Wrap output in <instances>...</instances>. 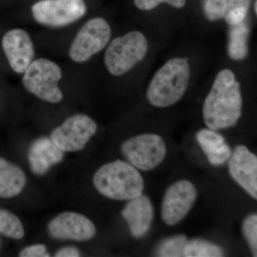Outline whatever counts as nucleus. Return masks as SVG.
<instances>
[{
    "mask_svg": "<svg viewBox=\"0 0 257 257\" xmlns=\"http://www.w3.org/2000/svg\"><path fill=\"white\" fill-rule=\"evenodd\" d=\"M228 54L234 60H241L248 55V28L243 22L231 25Z\"/></svg>",
    "mask_w": 257,
    "mask_h": 257,
    "instance_id": "obj_18",
    "label": "nucleus"
},
{
    "mask_svg": "<svg viewBox=\"0 0 257 257\" xmlns=\"http://www.w3.org/2000/svg\"><path fill=\"white\" fill-rule=\"evenodd\" d=\"M111 28L105 20L92 18L77 32L69 50L71 60L77 63L87 62L105 48L110 40Z\"/></svg>",
    "mask_w": 257,
    "mask_h": 257,
    "instance_id": "obj_7",
    "label": "nucleus"
},
{
    "mask_svg": "<svg viewBox=\"0 0 257 257\" xmlns=\"http://www.w3.org/2000/svg\"><path fill=\"white\" fill-rule=\"evenodd\" d=\"M23 74L24 87L38 99L51 104H57L63 99V93L58 85L62 71L56 62L48 59H37Z\"/></svg>",
    "mask_w": 257,
    "mask_h": 257,
    "instance_id": "obj_4",
    "label": "nucleus"
},
{
    "mask_svg": "<svg viewBox=\"0 0 257 257\" xmlns=\"http://www.w3.org/2000/svg\"><path fill=\"white\" fill-rule=\"evenodd\" d=\"M147 50V39L142 32H128L109 44L104 55V64L112 75H123L143 60Z\"/></svg>",
    "mask_w": 257,
    "mask_h": 257,
    "instance_id": "obj_5",
    "label": "nucleus"
},
{
    "mask_svg": "<svg viewBox=\"0 0 257 257\" xmlns=\"http://www.w3.org/2000/svg\"><path fill=\"white\" fill-rule=\"evenodd\" d=\"M187 241V237L183 234L167 238L159 243L155 249V254L163 257L183 256L184 247Z\"/></svg>",
    "mask_w": 257,
    "mask_h": 257,
    "instance_id": "obj_21",
    "label": "nucleus"
},
{
    "mask_svg": "<svg viewBox=\"0 0 257 257\" xmlns=\"http://www.w3.org/2000/svg\"><path fill=\"white\" fill-rule=\"evenodd\" d=\"M243 233L249 245L253 256L257 253V216L251 214L248 216L243 222Z\"/></svg>",
    "mask_w": 257,
    "mask_h": 257,
    "instance_id": "obj_23",
    "label": "nucleus"
},
{
    "mask_svg": "<svg viewBox=\"0 0 257 257\" xmlns=\"http://www.w3.org/2000/svg\"><path fill=\"white\" fill-rule=\"evenodd\" d=\"M187 58H173L166 62L152 78L147 91L150 104L160 108L176 104L185 94L190 79Z\"/></svg>",
    "mask_w": 257,
    "mask_h": 257,
    "instance_id": "obj_3",
    "label": "nucleus"
},
{
    "mask_svg": "<svg viewBox=\"0 0 257 257\" xmlns=\"http://www.w3.org/2000/svg\"><path fill=\"white\" fill-rule=\"evenodd\" d=\"M134 2L137 8L141 10L155 9L161 3H167L177 9H181L186 4V0H134Z\"/></svg>",
    "mask_w": 257,
    "mask_h": 257,
    "instance_id": "obj_25",
    "label": "nucleus"
},
{
    "mask_svg": "<svg viewBox=\"0 0 257 257\" xmlns=\"http://www.w3.org/2000/svg\"><path fill=\"white\" fill-rule=\"evenodd\" d=\"M27 177L20 167L0 157V198L9 199L25 189Z\"/></svg>",
    "mask_w": 257,
    "mask_h": 257,
    "instance_id": "obj_17",
    "label": "nucleus"
},
{
    "mask_svg": "<svg viewBox=\"0 0 257 257\" xmlns=\"http://www.w3.org/2000/svg\"><path fill=\"white\" fill-rule=\"evenodd\" d=\"M227 0H204V14L209 21L214 22L224 17Z\"/></svg>",
    "mask_w": 257,
    "mask_h": 257,
    "instance_id": "obj_24",
    "label": "nucleus"
},
{
    "mask_svg": "<svg viewBox=\"0 0 257 257\" xmlns=\"http://www.w3.org/2000/svg\"><path fill=\"white\" fill-rule=\"evenodd\" d=\"M56 257H78L80 256V252L77 248L74 246H66L56 252Z\"/></svg>",
    "mask_w": 257,
    "mask_h": 257,
    "instance_id": "obj_27",
    "label": "nucleus"
},
{
    "mask_svg": "<svg viewBox=\"0 0 257 257\" xmlns=\"http://www.w3.org/2000/svg\"><path fill=\"white\" fill-rule=\"evenodd\" d=\"M1 45L12 70L23 74L33 62L35 55V46L28 32L23 29H11L3 35Z\"/></svg>",
    "mask_w": 257,
    "mask_h": 257,
    "instance_id": "obj_11",
    "label": "nucleus"
},
{
    "mask_svg": "<svg viewBox=\"0 0 257 257\" xmlns=\"http://www.w3.org/2000/svg\"><path fill=\"white\" fill-rule=\"evenodd\" d=\"M96 190L114 200H130L142 195L145 181L131 164L116 160L101 167L93 177Z\"/></svg>",
    "mask_w": 257,
    "mask_h": 257,
    "instance_id": "obj_2",
    "label": "nucleus"
},
{
    "mask_svg": "<svg viewBox=\"0 0 257 257\" xmlns=\"http://www.w3.org/2000/svg\"><path fill=\"white\" fill-rule=\"evenodd\" d=\"M20 257H47L50 256L47 253V247L44 244H35L24 248L20 251Z\"/></svg>",
    "mask_w": 257,
    "mask_h": 257,
    "instance_id": "obj_26",
    "label": "nucleus"
},
{
    "mask_svg": "<svg viewBox=\"0 0 257 257\" xmlns=\"http://www.w3.org/2000/svg\"><path fill=\"white\" fill-rule=\"evenodd\" d=\"M230 157V175L240 187L256 199L257 198V157L243 145L235 148Z\"/></svg>",
    "mask_w": 257,
    "mask_h": 257,
    "instance_id": "obj_13",
    "label": "nucleus"
},
{
    "mask_svg": "<svg viewBox=\"0 0 257 257\" xmlns=\"http://www.w3.org/2000/svg\"><path fill=\"white\" fill-rule=\"evenodd\" d=\"M121 215L127 222L132 235L136 238L143 237L148 232L153 220L151 200L143 194L130 199L121 211Z\"/></svg>",
    "mask_w": 257,
    "mask_h": 257,
    "instance_id": "obj_14",
    "label": "nucleus"
},
{
    "mask_svg": "<svg viewBox=\"0 0 257 257\" xmlns=\"http://www.w3.org/2000/svg\"><path fill=\"white\" fill-rule=\"evenodd\" d=\"M256 4H257L256 0H255L254 5H253V10H254V12H255V13H256V14L257 13Z\"/></svg>",
    "mask_w": 257,
    "mask_h": 257,
    "instance_id": "obj_28",
    "label": "nucleus"
},
{
    "mask_svg": "<svg viewBox=\"0 0 257 257\" xmlns=\"http://www.w3.org/2000/svg\"><path fill=\"white\" fill-rule=\"evenodd\" d=\"M224 254L220 246L204 239L187 241L183 250V256L186 257H219Z\"/></svg>",
    "mask_w": 257,
    "mask_h": 257,
    "instance_id": "obj_19",
    "label": "nucleus"
},
{
    "mask_svg": "<svg viewBox=\"0 0 257 257\" xmlns=\"http://www.w3.org/2000/svg\"><path fill=\"white\" fill-rule=\"evenodd\" d=\"M242 97L239 82L229 69L218 73L203 105V117L207 127L222 130L234 126L241 116Z\"/></svg>",
    "mask_w": 257,
    "mask_h": 257,
    "instance_id": "obj_1",
    "label": "nucleus"
},
{
    "mask_svg": "<svg viewBox=\"0 0 257 257\" xmlns=\"http://www.w3.org/2000/svg\"><path fill=\"white\" fill-rule=\"evenodd\" d=\"M196 138L211 165H223L231 157V151L229 145L224 138L216 133L215 130L203 128L198 132Z\"/></svg>",
    "mask_w": 257,
    "mask_h": 257,
    "instance_id": "obj_16",
    "label": "nucleus"
},
{
    "mask_svg": "<svg viewBox=\"0 0 257 257\" xmlns=\"http://www.w3.org/2000/svg\"><path fill=\"white\" fill-rule=\"evenodd\" d=\"M121 151L135 168L150 171L165 160L167 148L163 139L155 134H143L128 139L122 144Z\"/></svg>",
    "mask_w": 257,
    "mask_h": 257,
    "instance_id": "obj_6",
    "label": "nucleus"
},
{
    "mask_svg": "<svg viewBox=\"0 0 257 257\" xmlns=\"http://www.w3.org/2000/svg\"><path fill=\"white\" fill-rule=\"evenodd\" d=\"M63 160L64 152L56 146L50 138L43 137L37 139L29 149V164L35 175H45L51 167Z\"/></svg>",
    "mask_w": 257,
    "mask_h": 257,
    "instance_id": "obj_15",
    "label": "nucleus"
},
{
    "mask_svg": "<svg viewBox=\"0 0 257 257\" xmlns=\"http://www.w3.org/2000/svg\"><path fill=\"white\" fill-rule=\"evenodd\" d=\"M251 0H227L224 18L230 25L243 22L247 15Z\"/></svg>",
    "mask_w": 257,
    "mask_h": 257,
    "instance_id": "obj_22",
    "label": "nucleus"
},
{
    "mask_svg": "<svg viewBox=\"0 0 257 257\" xmlns=\"http://www.w3.org/2000/svg\"><path fill=\"white\" fill-rule=\"evenodd\" d=\"M197 197V189L189 181L180 180L172 184L162 201V220L170 226L178 224L192 209Z\"/></svg>",
    "mask_w": 257,
    "mask_h": 257,
    "instance_id": "obj_10",
    "label": "nucleus"
},
{
    "mask_svg": "<svg viewBox=\"0 0 257 257\" xmlns=\"http://www.w3.org/2000/svg\"><path fill=\"white\" fill-rule=\"evenodd\" d=\"M49 234L57 239L86 241L96 234L94 223L87 216L73 211L61 213L49 222Z\"/></svg>",
    "mask_w": 257,
    "mask_h": 257,
    "instance_id": "obj_12",
    "label": "nucleus"
},
{
    "mask_svg": "<svg viewBox=\"0 0 257 257\" xmlns=\"http://www.w3.org/2000/svg\"><path fill=\"white\" fill-rule=\"evenodd\" d=\"M97 131V124L90 116L77 114L69 116L51 133L50 139L64 152H78L85 147Z\"/></svg>",
    "mask_w": 257,
    "mask_h": 257,
    "instance_id": "obj_9",
    "label": "nucleus"
},
{
    "mask_svg": "<svg viewBox=\"0 0 257 257\" xmlns=\"http://www.w3.org/2000/svg\"><path fill=\"white\" fill-rule=\"evenodd\" d=\"M32 14L40 25L60 28L75 23L87 13L84 0H40L32 5Z\"/></svg>",
    "mask_w": 257,
    "mask_h": 257,
    "instance_id": "obj_8",
    "label": "nucleus"
},
{
    "mask_svg": "<svg viewBox=\"0 0 257 257\" xmlns=\"http://www.w3.org/2000/svg\"><path fill=\"white\" fill-rule=\"evenodd\" d=\"M0 234L14 239H21L25 236L20 219L13 213L3 209H0Z\"/></svg>",
    "mask_w": 257,
    "mask_h": 257,
    "instance_id": "obj_20",
    "label": "nucleus"
}]
</instances>
